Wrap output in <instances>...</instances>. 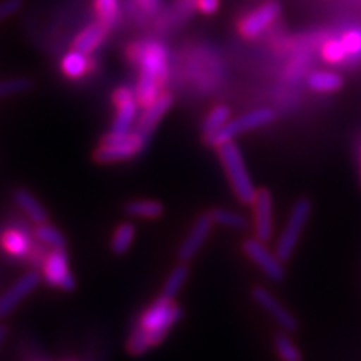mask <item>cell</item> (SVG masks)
<instances>
[{
    "instance_id": "1",
    "label": "cell",
    "mask_w": 361,
    "mask_h": 361,
    "mask_svg": "<svg viewBox=\"0 0 361 361\" xmlns=\"http://www.w3.org/2000/svg\"><path fill=\"white\" fill-rule=\"evenodd\" d=\"M183 318V310L171 298L161 296L144 311L128 340L130 355H144L164 340L169 329Z\"/></svg>"
},
{
    "instance_id": "2",
    "label": "cell",
    "mask_w": 361,
    "mask_h": 361,
    "mask_svg": "<svg viewBox=\"0 0 361 361\" xmlns=\"http://www.w3.org/2000/svg\"><path fill=\"white\" fill-rule=\"evenodd\" d=\"M133 59L139 66V80L135 96L142 107L161 96L162 85L169 75V54L161 42H146L134 47Z\"/></svg>"
},
{
    "instance_id": "3",
    "label": "cell",
    "mask_w": 361,
    "mask_h": 361,
    "mask_svg": "<svg viewBox=\"0 0 361 361\" xmlns=\"http://www.w3.org/2000/svg\"><path fill=\"white\" fill-rule=\"evenodd\" d=\"M219 159L223 162L226 174H228L229 180H231V188L238 200L245 204H252L255 201L256 192L258 189L252 184L250 171L246 168L245 157H243L239 147L234 144V141L224 142L218 147Z\"/></svg>"
},
{
    "instance_id": "4",
    "label": "cell",
    "mask_w": 361,
    "mask_h": 361,
    "mask_svg": "<svg viewBox=\"0 0 361 361\" xmlns=\"http://www.w3.org/2000/svg\"><path fill=\"white\" fill-rule=\"evenodd\" d=\"M311 211H313V202L308 197H300L295 204H293L290 211V218H288L286 224H284L283 233L279 234L276 247L274 252L283 263L291 259L293 252H295L298 241H300L301 234H303L306 224H308Z\"/></svg>"
},
{
    "instance_id": "5",
    "label": "cell",
    "mask_w": 361,
    "mask_h": 361,
    "mask_svg": "<svg viewBox=\"0 0 361 361\" xmlns=\"http://www.w3.org/2000/svg\"><path fill=\"white\" fill-rule=\"evenodd\" d=\"M149 139L142 137L137 133L129 134H107L102 139L101 146L94 152V159L99 164H111V162H121L133 159L146 149Z\"/></svg>"
},
{
    "instance_id": "6",
    "label": "cell",
    "mask_w": 361,
    "mask_h": 361,
    "mask_svg": "<svg viewBox=\"0 0 361 361\" xmlns=\"http://www.w3.org/2000/svg\"><path fill=\"white\" fill-rule=\"evenodd\" d=\"M274 117H276V114H274V111L269 109V107H261V109L250 111L246 112V114L236 117V119L229 121L218 134H214L213 137L207 139L206 142L213 147H219L221 144L234 141V137H238V135L259 129L263 128V126H268L269 123H273Z\"/></svg>"
},
{
    "instance_id": "7",
    "label": "cell",
    "mask_w": 361,
    "mask_h": 361,
    "mask_svg": "<svg viewBox=\"0 0 361 361\" xmlns=\"http://www.w3.org/2000/svg\"><path fill=\"white\" fill-rule=\"evenodd\" d=\"M114 104L117 106V112L112 123L111 134H129L134 130V126L137 123L139 104L135 90L130 87H119L114 92Z\"/></svg>"
},
{
    "instance_id": "8",
    "label": "cell",
    "mask_w": 361,
    "mask_h": 361,
    "mask_svg": "<svg viewBox=\"0 0 361 361\" xmlns=\"http://www.w3.org/2000/svg\"><path fill=\"white\" fill-rule=\"evenodd\" d=\"M243 251L250 258L252 263L258 264L259 269L268 276L271 281H283L286 276V271H284L283 261L278 258L276 252L269 251L268 246L263 241H259L258 238H250L246 239L245 245H243Z\"/></svg>"
},
{
    "instance_id": "9",
    "label": "cell",
    "mask_w": 361,
    "mask_h": 361,
    "mask_svg": "<svg viewBox=\"0 0 361 361\" xmlns=\"http://www.w3.org/2000/svg\"><path fill=\"white\" fill-rule=\"evenodd\" d=\"M279 13H281V6L276 0H268V2L261 4L259 7H256L255 11L247 13L245 19L239 22V34L246 39L259 37L278 19Z\"/></svg>"
},
{
    "instance_id": "10",
    "label": "cell",
    "mask_w": 361,
    "mask_h": 361,
    "mask_svg": "<svg viewBox=\"0 0 361 361\" xmlns=\"http://www.w3.org/2000/svg\"><path fill=\"white\" fill-rule=\"evenodd\" d=\"M45 283L56 286L62 291L75 290V278L72 276L69 263H67L66 250H52L44 261Z\"/></svg>"
},
{
    "instance_id": "11",
    "label": "cell",
    "mask_w": 361,
    "mask_h": 361,
    "mask_svg": "<svg viewBox=\"0 0 361 361\" xmlns=\"http://www.w3.org/2000/svg\"><path fill=\"white\" fill-rule=\"evenodd\" d=\"M40 284V274L37 271H29L20 276L8 290L0 296V319L12 313L27 296Z\"/></svg>"
},
{
    "instance_id": "12",
    "label": "cell",
    "mask_w": 361,
    "mask_h": 361,
    "mask_svg": "<svg viewBox=\"0 0 361 361\" xmlns=\"http://www.w3.org/2000/svg\"><path fill=\"white\" fill-rule=\"evenodd\" d=\"M213 226L214 221L211 218L209 213L201 214L200 218L194 221V224L191 226V231L188 233V236L184 238L183 245H180L178 250V259L180 263H188V261H191L194 256L197 255V251L204 246Z\"/></svg>"
},
{
    "instance_id": "13",
    "label": "cell",
    "mask_w": 361,
    "mask_h": 361,
    "mask_svg": "<svg viewBox=\"0 0 361 361\" xmlns=\"http://www.w3.org/2000/svg\"><path fill=\"white\" fill-rule=\"evenodd\" d=\"M174 97L171 92H162L154 102H151L149 106L144 107L142 114L137 117V123L134 126V133H137L142 137L149 139L151 134L154 133V129L159 126L161 119L168 114V111L173 106Z\"/></svg>"
},
{
    "instance_id": "14",
    "label": "cell",
    "mask_w": 361,
    "mask_h": 361,
    "mask_svg": "<svg viewBox=\"0 0 361 361\" xmlns=\"http://www.w3.org/2000/svg\"><path fill=\"white\" fill-rule=\"evenodd\" d=\"M252 298L263 308L266 313L271 314V318L281 326L284 331H296L298 329V319L293 316L284 305L279 303L276 298L273 296V293L266 290L263 286L252 288Z\"/></svg>"
},
{
    "instance_id": "15",
    "label": "cell",
    "mask_w": 361,
    "mask_h": 361,
    "mask_svg": "<svg viewBox=\"0 0 361 361\" xmlns=\"http://www.w3.org/2000/svg\"><path fill=\"white\" fill-rule=\"evenodd\" d=\"M255 214V234L259 241H269L273 236V196L268 189H258L252 201Z\"/></svg>"
},
{
    "instance_id": "16",
    "label": "cell",
    "mask_w": 361,
    "mask_h": 361,
    "mask_svg": "<svg viewBox=\"0 0 361 361\" xmlns=\"http://www.w3.org/2000/svg\"><path fill=\"white\" fill-rule=\"evenodd\" d=\"M109 29L111 27L102 24L101 20L92 22V24L84 27V29L75 35L74 49L89 56L90 52H94L97 47H101V44L106 40L107 34H109Z\"/></svg>"
},
{
    "instance_id": "17",
    "label": "cell",
    "mask_w": 361,
    "mask_h": 361,
    "mask_svg": "<svg viewBox=\"0 0 361 361\" xmlns=\"http://www.w3.org/2000/svg\"><path fill=\"white\" fill-rule=\"evenodd\" d=\"M13 201L20 207V211L24 213L35 224H44L47 223L49 214L45 211V207L40 204L37 197L34 194H30L27 189H16L13 191Z\"/></svg>"
},
{
    "instance_id": "18",
    "label": "cell",
    "mask_w": 361,
    "mask_h": 361,
    "mask_svg": "<svg viewBox=\"0 0 361 361\" xmlns=\"http://www.w3.org/2000/svg\"><path fill=\"white\" fill-rule=\"evenodd\" d=\"M306 84L311 90L319 94H329V92H338L345 84V80L338 72L331 71H313L306 78Z\"/></svg>"
},
{
    "instance_id": "19",
    "label": "cell",
    "mask_w": 361,
    "mask_h": 361,
    "mask_svg": "<svg viewBox=\"0 0 361 361\" xmlns=\"http://www.w3.org/2000/svg\"><path fill=\"white\" fill-rule=\"evenodd\" d=\"M89 59H87V54H82L79 51H75V49H72L69 54H66L64 59H62L61 62V69L67 78L71 79H80L84 78L85 74L89 72Z\"/></svg>"
},
{
    "instance_id": "20",
    "label": "cell",
    "mask_w": 361,
    "mask_h": 361,
    "mask_svg": "<svg viewBox=\"0 0 361 361\" xmlns=\"http://www.w3.org/2000/svg\"><path fill=\"white\" fill-rule=\"evenodd\" d=\"M124 213L133 216V218L141 219H157L164 213V206L154 200H137L129 201L124 206Z\"/></svg>"
},
{
    "instance_id": "21",
    "label": "cell",
    "mask_w": 361,
    "mask_h": 361,
    "mask_svg": "<svg viewBox=\"0 0 361 361\" xmlns=\"http://www.w3.org/2000/svg\"><path fill=\"white\" fill-rule=\"evenodd\" d=\"M209 214L214 224L224 226V228L238 229V231H245V229L250 228V221H247L246 216L239 214L238 211L226 209V207H214V209L209 211Z\"/></svg>"
},
{
    "instance_id": "22",
    "label": "cell",
    "mask_w": 361,
    "mask_h": 361,
    "mask_svg": "<svg viewBox=\"0 0 361 361\" xmlns=\"http://www.w3.org/2000/svg\"><path fill=\"white\" fill-rule=\"evenodd\" d=\"M229 116H231V111L228 109V106H216L214 109L206 116L204 123H202L204 141H207L209 137H213L214 134H218L219 130L229 123Z\"/></svg>"
},
{
    "instance_id": "23",
    "label": "cell",
    "mask_w": 361,
    "mask_h": 361,
    "mask_svg": "<svg viewBox=\"0 0 361 361\" xmlns=\"http://www.w3.org/2000/svg\"><path fill=\"white\" fill-rule=\"evenodd\" d=\"M2 246L16 258H25L30 252V239L20 231H7L2 236Z\"/></svg>"
},
{
    "instance_id": "24",
    "label": "cell",
    "mask_w": 361,
    "mask_h": 361,
    "mask_svg": "<svg viewBox=\"0 0 361 361\" xmlns=\"http://www.w3.org/2000/svg\"><path fill=\"white\" fill-rule=\"evenodd\" d=\"M188 278H189L188 263H180L176 266V268L171 271L168 279H166L164 288H162V296L174 300V298L178 296V293L180 291V288L184 286V283L188 281Z\"/></svg>"
},
{
    "instance_id": "25",
    "label": "cell",
    "mask_w": 361,
    "mask_h": 361,
    "mask_svg": "<svg viewBox=\"0 0 361 361\" xmlns=\"http://www.w3.org/2000/svg\"><path fill=\"white\" fill-rule=\"evenodd\" d=\"M135 238V228L130 223H123L117 226L114 236L111 241V250L116 256H123L126 251L133 246V241Z\"/></svg>"
},
{
    "instance_id": "26",
    "label": "cell",
    "mask_w": 361,
    "mask_h": 361,
    "mask_svg": "<svg viewBox=\"0 0 361 361\" xmlns=\"http://www.w3.org/2000/svg\"><path fill=\"white\" fill-rule=\"evenodd\" d=\"M35 238H37L42 245L52 247V250H66L64 234L59 231L56 226L49 223L37 224V228H35Z\"/></svg>"
},
{
    "instance_id": "27",
    "label": "cell",
    "mask_w": 361,
    "mask_h": 361,
    "mask_svg": "<svg viewBox=\"0 0 361 361\" xmlns=\"http://www.w3.org/2000/svg\"><path fill=\"white\" fill-rule=\"evenodd\" d=\"M274 350H276L278 358L281 361H303L300 348L286 333H278L274 336Z\"/></svg>"
},
{
    "instance_id": "28",
    "label": "cell",
    "mask_w": 361,
    "mask_h": 361,
    "mask_svg": "<svg viewBox=\"0 0 361 361\" xmlns=\"http://www.w3.org/2000/svg\"><path fill=\"white\" fill-rule=\"evenodd\" d=\"M34 89V80L29 78H12L0 80V99L19 96Z\"/></svg>"
},
{
    "instance_id": "29",
    "label": "cell",
    "mask_w": 361,
    "mask_h": 361,
    "mask_svg": "<svg viewBox=\"0 0 361 361\" xmlns=\"http://www.w3.org/2000/svg\"><path fill=\"white\" fill-rule=\"evenodd\" d=\"M322 57L328 62V64H343V62L348 59V54H346V49L340 37H328L322 45Z\"/></svg>"
},
{
    "instance_id": "30",
    "label": "cell",
    "mask_w": 361,
    "mask_h": 361,
    "mask_svg": "<svg viewBox=\"0 0 361 361\" xmlns=\"http://www.w3.org/2000/svg\"><path fill=\"white\" fill-rule=\"evenodd\" d=\"M96 6V12H97V20H101L102 24H106L107 27L116 25V22L119 20V0H96L94 2Z\"/></svg>"
},
{
    "instance_id": "31",
    "label": "cell",
    "mask_w": 361,
    "mask_h": 361,
    "mask_svg": "<svg viewBox=\"0 0 361 361\" xmlns=\"http://www.w3.org/2000/svg\"><path fill=\"white\" fill-rule=\"evenodd\" d=\"M340 39L348 54V61L361 62V29L346 30Z\"/></svg>"
},
{
    "instance_id": "32",
    "label": "cell",
    "mask_w": 361,
    "mask_h": 361,
    "mask_svg": "<svg viewBox=\"0 0 361 361\" xmlns=\"http://www.w3.org/2000/svg\"><path fill=\"white\" fill-rule=\"evenodd\" d=\"M24 7V0H0V22L11 19Z\"/></svg>"
},
{
    "instance_id": "33",
    "label": "cell",
    "mask_w": 361,
    "mask_h": 361,
    "mask_svg": "<svg viewBox=\"0 0 361 361\" xmlns=\"http://www.w3.org/2000/svg\"><path fill=\"white\" fill-rule=\"evenodd\" d=\"M221 0H194V7L204 16H213L218 12Z\"/></svg>"
},
{
    "instance_id": "34",
    "label": "cell",
    "mask_w": 361,
    "mask_h": 361,
    "mask_svg": "<svg viewBox=\"0 0 361 361\" xmlns=\"http://www.w3.org/2000/svg\"><path fill=\"white\" fill-rule=\"evenodd\" d=\"M137 4L147 13H156L159 11V0H137Z\"/></svg>"
},
{
    "instance_id": "35",
    "label": "cell",
    "mask_w": 361,
    "mask_h": 361,
    "mask_svg": "<svg viewBox=\"0 0 361 361\" xmlns=\"http://www.w3.org/2000/svg\"><path fill=\"white\" fill-rule=\"evenodd\" d=\"M7 336V328L4 326V324H0V345H2L4 340H6Z\"/></svg>"
},
{
    "instance_id": "36",
    "label": "cell",
    "mask_w": 361,
    "mask_h": 361,
    "mask_svg": "<svg viewBox=\"0 0 361 361\" xmlns=\"http://www.w3.org/2000/svg\"><path fill=\"white\" fill-rule=\"evenodd\" d=\"M360 180H361V147H360Z\"/></svg>"
},
{
    "instance_id": "37",
    "label": "cell",
    "mask_w": 361,
    "mask_h": 361,
    "mask_svg": "<svg viewBox=\"0 0 361 361\" xmlns=\"http://www.w3.org/2000/svg\"><path fill=\"white\" fill-rule=\"evenodd\" d=\"M67 361H75V360H67Z\"/></svg>"
}]
</instances>
